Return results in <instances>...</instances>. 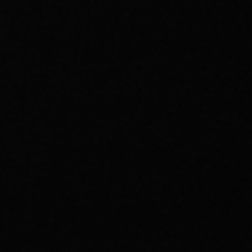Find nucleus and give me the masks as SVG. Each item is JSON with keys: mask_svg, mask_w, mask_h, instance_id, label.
Masks as SVG:
<instances>
[]
</instances>
